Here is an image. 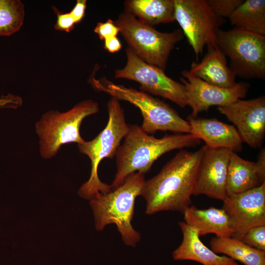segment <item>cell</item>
I'll return each instance as SVG.
<instances>
[{"instance_id":"obj_1","label":"cell","mask_w":265,"mask_h":265,"mask_svg":"<svg viewBox=\"0 0 265 265\" xmlns=\"http://www.w3.org/2000/svg\"><path fill=\"white\" fill-rule=\"evenodd\" d=\"M204 145L194 152L182 150L155 176L145 180L140 196L146 202V213L166 211L183 213L191 204V196L203 156Z\"/></svg>"},{"instance_id":"obj_2","label":"cell","mask_w":265,"mask_h":265,"mask_svg":"<svg viewBox=\"0 0 265 265\" xmlns=\"http://www.w3.org/2000/svg\"><path fill=\"white\" fill-rule=\"evenodd\" d=\"M200 141L190 133L165 134L158 138L147 133L137 124H128L124 141L115 155L116 172L110 185L111 190L122 185L133 173L149 172L154 162L163 154L197 146Z\"/></svg>"},{"instance_id":"obj_3","label":"cell","mask_w":265,"mask_h":265,"mask_svg":"<svg viewBox=\"0 0 265 265\" xmlns=\"http://www.w3.org/2000/svg\"><path fill=\"white\" fill-rule=\"evenodd\" d=\"M144 175L133 173L116 189L90 200L96 229L101 231L107 225L115 224L124 244L132 247H135L141 239L140 233L132 225V220L135 200L140 196L145 181Z\"/></svg>"},{"instance_id":"obj_4","label":"cell","mask_w":265,"mask_h":265,"mask_svg":"<svg viewBox=\"0 0 265 265\" xmlns=\"http://www.w3.org/2000/svg\"><path fill=\"white\" fill-rule=\"evenodd\" d=\"M108 119L104 130L90 141L78 144L80 153L91 160V174L89 180L80 188L79 195L87 200L98 198L101 194L111 191L110 185L104 183L99 178L98 166L105 158L115 156L121 141L128 130L124 109L119 100L111 97L107 104Z\"/></svg>"},{"instance_id":"obj_5","label":"cell","mask_w":265,"mask_h":265,"mask_svg":"<svg viewBox=\"0 0 265 265\" xmlns=\"http://www.w3.org/2000/svg\"><path fill=\"white\" fill-rule=\"evenodd\" d=\"M89 81L95 90L107 93L118 100L127 101L139 108L143 117L141 127L147 133L152 134L158 131L190 133L187 120L158 98L133 88L114 84L105 78L97 80L91 76Z\"/></svg>"},{"instance_id":"obj_6","label":"cell","mask_w":265,"mask_h":265,"mask_svg":"<svg viewBox=\"0 0 265 265\" xmlns=\"http://www.w3.org/2000/svg\"><path fill=\"white\" fill-rule=\"evenodd\" d=\"M99 111L98 104L90 99L81 101L66 112L50 110L43 114L35 124L41 156L50 159L64 144L83 143L85 140L80 131L82 122Z\"/></svg>"},{"instance_id":"obj_7","label":"cell","mask_w":265,"mask_h":265,"mask_svg":"<svg viewBox=\"0 0 265 265\" xmlns=\"http://www.w3.org/2000/svg\"><path fill=\"white\" fill-rule=\"evenodd\" d=\"M114 23L129 48L145 62L163 71L172 50L184 36L181 29L171 32H160L125 11Z\"/></svg>"},{"instance_id":"obj_8","label":"cell","mask_w":265,"mask_h":265,"mask_svg":"<svg viewBox=\"0 0 265 265\" xmlns=\"http://www.w3.org/2000/svg\"><path fill=\"white\" fill-rule=\"evenodd\" d=\"M217 47L230 59V68L244 79L265 78V36L236 27L217 30Z\"/></svg>"},{"instance_id":"obj_9","label":"cell","mask_w":265,"mask_h":265,"mask_svg":"<svg viewBox=\"0 0 265 265\" xmlns=\"http://www.w3.org/2000/svg\"><path fill=\"white\" fill-rule=\"evenodd\" d=\"M175 19L181 27L198 60L204 48H217L216 32L224 18L213 11L206 0H174Z\"/></svg>"},{"instance_id":"obj_10","label":"cell","mask_w":265,"mask_h":265,"mask_svg":"<svg viewBox=\"0 0 265 265\" xmlns=\"http://www.w3.org/2000/svg\"><path fill=\"white\" fill-rule=\"evenodd\" d=\"M125 66L116 69L115 78L139 83L141 91L167 99L182 108L187 105L185 85L168 77L164 71L141 59L130 48L126 49Z\"/></svg>"},{"instance_id":"obj_11","label":"cell","mask_w":265,"mask_h":265,"mask_svg":"<svg viewBox=\"0 0 265 265\" xmlns=\"http://www.w3.org/2000/svg\"><path fill=\"white\" fill-rule=\"evenodd\" d=\"M222 209L229 218L233 238L241 240L251 228L265 225V183L243 192L228 195Z\"/></svg>"},{"instance_id":"obj_12","label":"cell","mask_w":265,"mask_h":265,"mask_svg":"<svg viewBox=\"0 0 265 265\" xmlns=\"http://www.w3.org/2000/svg\"><path fill=\"white\" fill-rule=\"evenodd\" d=\"M182 75L180 80L185 86L187 105L192 109L189 116L193 118L211 106H224L244 98L250 86L249 83L241 81L229 88L219 87L205 82L187 70Z\"/></svg>"},{"instance_id":"obj_13","label":"cell","mask_w":265,"mask_h":265,"mask_svg":"<svg viewBox=\"0 0 265 265\" xmlns=\"http://www.w3.org/2000/svg\"><path fill=\"white\" fill-rule=\"evenodd\" d=\"M217 109L236 127L242 142L253 148L262 147L265 135V95L239 99Z\"/></svg>"},{"instance_id":"obj_14","label":"cell","mask_w":265,"mask_h":265,"mask_svg":"<svg viewBox=\"0 0 265 265\" xmlns=\"http://www.w3.org/2000/svg\"><path fill=\"white\" fill-rule=\"evenodd\" d=\"M231 152L224 148H207L199 166L192 195L204 194L221 201L225 199Z\"/></svg>"},{"instance_id":"obj_15","label":"cell","mask_w":265,"mask_h":265,"mask_svg":"<svg viewBox=\"0 0 265 265\" xmlns=\"http://www.w3.org/2000/svg\"><path fill=\"white\" fill-rule=\"evenodd\" d=\"M190 133L205 142L211 149L224 148L232 152H240L242 141L234 125L219 121L215 118L187 117Z\"/></svg>"},{"instance_id":"obj_16","label":"cell","mask_w":265,"mask_h":265,"mask_svg":"<svg viewBox=\"0 0 265 265\" xmlns=\"http://www.w3.org/2000/svg\"><path fill=\"white\" fill-rule=\"evenodd\" d=\"M183 233L180 245L172 253L175 260H190L202 265H239L236 261L226 256H219L204 244L196 228L185 222H179Z\"/></svg>"},{"instance_id":"obj_17","label":"cell","mask_w":265,"mask_h":265,"mask_svg":"<svg viewBox=\"0 0 265 265\" xmlns=\"http://www.w3.org/2000/svg\"><path fill=\"white\" fill-rule=\"evenodd\" d=\"M188 71L205 82L219 87L229 88L236 83V76L218 47L208 50L201 62L193 61Z\"/></svg>"},{"instance_id":"obj_18","label":"cell","mask_w":265,"mask_h":265,"mask_svg":"<svg viewBox=\"0 0 265 265\" xmlns=\"http://www.w3.org/2000/svg\"><path fill=\"white\" fill-rule=\"evenodd\" d=\"M183 214L184 222L196 228L199 237L211 233L219 238L232 237L233 235L228 216L222 209H199L191 206Z\"/></svg>"},{"instance_id":"obj_19","label":"cell","mask_w":265,"mask_h":265,"mask_svg":"<svg viewBox=\"0 0 265 265\" xmlns=\"http://www.w3.org/2000/svg\"><path fill=\"white\" fill-rule=\"evenodd\" d=\"M125 11L151 26L174 22V0H129L124 2Z\"/></svg>"},{"instance_id":"obj_20","label":"cell","mask_w":265,"mask_h":265,"mask_svg":"<svg viewBox=\"0 0 265 265\" xmlns=\"http://www.w3.org/2000/svg\"><path fill=\"white\" fill-rule=\"evenodd\" d=\"M263 183L255 162L243 159L236 153L231 152L228 169L227 195L243 192Z\"/></svg>"},{"instance_id":"obj_21","label":"cell","mask_w":265,"mask_h":265,"mask_svg":"<svg viewBox=\"0 0 265 265\" xmlns=\"http://www.w3.org/2000/svg\"><path fill=\"white\" fill-rule=\"evenodd\" d=\"M211 250L245 265H265V251L253 248L233 237H213L210 242Z\"/></svg>"},{"instance_id":"obj_22","label":"cell","mask_w":265,"mask_h":265,"mask_svg":"<svg viewBox=\"0 0 265 265\" xmlns=\"http://www.w3.org/2000/svg\"><path fill=\"white\" fill-rule=\"evenodd\" d=\"M235 27L265 36V0H246L228 18Z\"/></svg>"},{"instance_id":"obj_23","label":"cell","mask_w":265,"mask_h":265,"mask_svg":"<svg viewBox=\"0 0 265 265\" xmlns=\"http://www.w3.org/2000/svg\"><path fill=\"white\" fill-rule=\"evenodd\" d=\"M20 0H0V36H10L20 30L25 17Z\"/></svg>"},{"instance_id":"obj_24","label":"cell","mask_w":265,"mask_h":265,"mask_svg":"<svg viewBox=\"0 0 265 265\" xmlns=\"http://www.w3.org/2000/svg\"><path fill=\"white\" fill-rule=\"evenodd\" d=\"M241 240L253 248L265 251V225L250 229L243 235Z\"/></svg>"},{"instance_id":"obj_25","label":"cell","mask_w":265,"mask_h":265,"mask_svg":"<svg viewBox=\"0 0 265 265\" xmlns=\"http://www.w3.org/2000/svg\"><path fill=\"white\" fill-rule=\"evenodd\" d=\"M213 11L219 17L229 18L243 0H207Z\"/></svg>"},{"instance_id":"obj_26","label":"cell","mask_w":265,"mask_h":265,"mask_svg":"<svg viewBox=\"0 0 265 265\" xmlns=\"http://www.w3.org/2000/svg\"><path fill=\"white\" fill-rule=\"evenodd\" d=\"M94 31L102 40L117 36L119 32L118 27L115 25L114 22L111 19H108L104 23H97Z\"/></svg>"},{"instance_id":"obj_27","label":"cell","mask_w":265,"mask_h":265,"mask_svg":"<svg viewBox=\"0 0 265 265\" xmlns=\"http://www.w3.org/2000/svg\"><path fill=\"white\" fill-rule=\"evenodd\" d=\"M54 10L57 16L56 22L54 25L55 29L67 32L73 30L76 23L70 13H62L56 9Z\"/></svg>"},{"instance_id":"obj_28","label":"cell","mask_w":265,"mask_h":265,"mask_svg":"<svg viewBox=\"0 0 265 265\" xmlns=\"http://www.w3.org/2000/svg\"><path fill=\"white\" fill-rule=\"evenodd\" d=\"M22 102L20 97L8 93L0 97V108H17L21 106Z\"/></svg>"},{"instance_id":"obj_29","label":"cell","mask_w":265,"mask_h":265,"mask_svg":"<svg viewBox=\"0 0 265 265\" xmlns=\"http://www.w3.org/2000/svg\"><path fill=\"white\" fill-rule=\"evenodd\" d=\"M86 7V0H77L74 8L70 12L76 24L79 23L83 19Z\"/></svg>"},{"instance_id":"obj_30","label":"cell","mask_w":265,"mask_h":265,"mask_svg":"<svg viewBox=\"0 0 265 265\" xmlns=\"http://www.w3.org/2000/svg\"><path fill=\"white\" fill-rule=\"evenodd\" d=\"M255 165L259 176L263 183L265 182V148H261Z\"/></svg>"},{"instance_id":"obj_31","label":"cell","mask_w":265,"mask_h":265,"mask_svg":"<svg viewBox=\"0 0 265 265\" xmlns=\"http://www.w3.org/2000/svg\"><path fill=\"white\" fill-rule=\"evenodd\" d=\"M104 48L111 53L119 51L122 48L121 43L117 36L105 39Z\"/></svg>"}]
</instances>
